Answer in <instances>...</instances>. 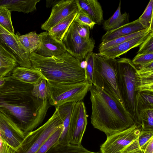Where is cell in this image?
I'll return each mask as SVG.
<instances>
[{
  "mask_svg": "<svg viewBox=\"0 0 153 153\" xmlns=\"http://www.w3.org/2000/svg\"><path fill=\"white\" fill-rule=\"evenodd\" d=\"M78 11L88 15L96 24L100 25L103 20V11L97 0H75Z\"/></svg>",
  "mask_w": 153,
  "mask_h": 153,
  "instance_id": "18",
  "label": "cell"
},
{
  "mask_svg": "<svg viewBox=\"0 0 153 153\" xmlns=\"http://www.w3.org/2000/svg\"><path fill=\"white\" fill-rule=\"evenodd\" d=\"M62 130L63 125L50 136L36 153H45L53 145L58 143Z\"/></svg>",
  "mask_w": 153,
  "mask_h": 153,
  "instance_id": "31",
  "label": "cell"
},
{
  "mask_svg": "<svg viewBox=\"0 0 153 153\" xmlns=\"http://www.w3.org/2000/svg\"><path fill=\"white\" fill-rule=\"evenodd\" d=\"M76 102L67 103L58 107V113L62 122L63 130L58 140V143L68 144V134L71 117L73 108Z\"/></svg>",
  "mask_w": 153,
  "mask_h": 153,
  "instance_id": "22",
  "label": "cell"
},
{
  "mask_svg": "<svg viewBox=\"0 0 153 153\" xmlns=\"http://www.w3.org/2000/svg\"><path fill=\"white\" fill-rule=\"evenodd\" d=\"M149 30H150L148 29H144L133 33L116 38L105 43L101 42L98 47V51L100 52L114 47L134 38L141 35Z\"/></svg>",
  "mask_w": 153,
  "mask_h": 153,
  "instance_id": "27",
  "label": "cell"
},
{
  "mask_svg": "<svg viewBox=\"0 0 153 153\" xmlns=\"http://www.w3.org/2000/svg\"><path fill=\"white\" fill-rule=\"evenodd\" d=\"M78 11L75 0H61L52 7L50 16L41 26L47 31L73 12Z\"/></svg>",
  "mask_w": 153,
  "mask_h": 153,
  "instance_id": "14",
  "label": "cell"
},
{
  "mask_svg": "<svg viewBox=\"0 0 153 153\" xmlns=\"http://www.w3.org/2000/svg\"><path fill=\"white\" fill-rule=\"evenodd\" d=\"M27 134L7 115L0 112V137L16 150Z\"/></svg>",
  "mask_w": 153,
  "mask_h": 153,
  "instance_id": "13",
  "label": "cell"
},
{
  "mask_svg": "<svg viewBox=\"0 0 153 153\" xmlns=\"http://www.w3.org/2000/svg\"><path fill=\"white\" fill-rule=\"evenodd\" d=\"M46 81L49 91V102L55 108L67 103L82 101L92 85L86 80L71 84Z\"/></svg>",
  "mask_w": 153,
  "mask_h": 153,
  "instance_id": "6",
  "label": "cell"
},
{
  "mask_svg": "<svg viewBox=\"0 0 153 153\" xmlns=\"http://www.w3.org/2000/svg\"><path fill=\"white\" fill-rule=\"evenodd\" d=\"M121 4L120 1L118 7L114 14L104 22L103 27L107 31L116 29L129 22V14L126 12L121 13Z\"/></svg>",
  "mask_w": 153,
  "mask_h": 153,
  "instance_id": "24",
  "label": "cell"
},
{
  "mask_svg": "<svg viewBox=\"0 0 153 153\" xmlns=\"http://www.w3.org/2000/svg\"><path fill=\"white\" fill-rule=\"evenodd\" d=\"M141 130L140 125L135 124L126 129L107 137L100 146L101 153H122L127 146L138 138Z\"/></svg>",
  "mask_w": 153,
  "mask_h": 153,
  "instance_id": "9",
  "label": "cell"
},
{
  "mask_svg": "<svg viewBox=\"0 0 153 153\" xmlns=\"http://www.w3.org/2000/svg\"><path fill=\"white\" fill-rule=\"evenodd\" d=\"M153 53V31L139 46L137 54Z\"/></svg>",
  "mask_w": 153,
  "mask_h": 153,
  "instance_id": "36",
  "label": "cell"
},
{
  "mask_svg": "<svg viewBox=\"0 0 153 153\" xmlns=\"http://www.w3.org/2000/svg\"><path fill=\"white\" fill-rule=\"evenodd\" d=\"M86 66L84 69L86 80L92 85L93 76L94 70V53L91 52L88 53L85 58Z\"/></svg>",
  "mask_w": 153,
  "mask_h": 153,
  "instance_id": "34",
  "label": "cell"
},
{
  "mask_svg": "<svg viewBox=\"0 0 153 153\" xmlns=\"http://www.w3.org/2000/svg\"><path fill=\"white\" fill-rule=\"evenodd\" d=\"M141 150L143 153H153V138L143 146Z\"/></svg>",
  "mask_w": 153,
  "mask_h": 153,
  "instance_id": "40",
  "label": "cell"
},
{
  "mask_svg": "<svg viewBox=\"0 0 153 153\" xmlns=\"http://www.w3.org/2000/svg\"><path fill=\"white\" fill-rule=\"evenodd\" d=\"M116 60L117 84L123 106L135 123L139 124L138 93L135 90L137 68L128 58Z\"/></svg>",
  "mask_w": 153,
  "mask_h": 153,
  "instance_id": "4",
  "label": "cell"
},
{
  "mask_svg": "<svg viewBox=\"0 0 153 153\" xmlns=\"http://www.w3.org/2000/svg\"><path fill=\"white\" fill-rule=\"evenodd\" d=\"M135 66L141 67L153 62V53L138 54L131 60Z\"/></svg>",
  "mask_w": 153,
  "mask_h": 153,
  "instance_id": "35",
  "label": "cell"
},
{
  "mask_svg": "<svg viewBox=\"0 0 153 153\" xmlns=\"http://www.w3.org/2000/svg\"><path fill=\"white\" fill-rule=\"evenodd\" d=\"M15 150L0 137V153H13Z\"/></svg>",
  "mask_w": 153,
  "mask_h": 153,
  "instance_id": "39",
  "label": "cell"
},
{
  "mask_svg": "<svg viewBox=\"0 0 153 153\" xmlns=\"http://www.w3.org/2000/svg\"><path fill=\"white\" fill-rule=\"evenodd\" d=\"M78 12V11H76L72 13L56 25L50 28L47 31L56 40L62 42Z\"/></svg>",
  "mask_w": 153,
  "mask_h": 153,
  "instance_id": "23",
  "label": "cell"
},
{
  "mask_svg": "<svg viewBox=\"0 0 153 153\" xmlns=\"http://www.w3.org/2000/svg\"><path fill=\"white\" fill-rule=\"evenodd\" d=\"M61 0H46V5L47 7L50 8L51 6L53 7L54 5L60 2Z\"/></svg>",
  "mask_w": 153,
  "mask_h": 153,
  "instance_id": "41",
  "label": "cell"
},
{
  "mask_svg": "<svg viewBox=\"0 0 153 153\" xmlns=\"http://www.w3.org/2000/svg\"><path fill=\"white\" fill-rule=\"evenodd\" d=\"M51 106L48 98L42 100L33 96L24 101L0 100V112L9 116L26 134L34 130L43 122Z\"/></svg>",
  "mask_w": 153,
  "mask_h": 153,
  "instance_id": "3",
  "label": "cell"
},
{
  "mask_svg": "<svg viewBox=\"0 0 153 153\" xmlns=\"http://www.w3.org/2000/svg\"><path fill=\"white\" fill-rule=\"evenodd\" d=\"M62 125V121L56 108L53 115L44 124L27 134L13 153H36L50 136Z\"/></svg>",
  "mask_w": 153,
  "mask_h": 153,
  "instance_id": "7",
  "label": "cell"
},
{
  "mask_svg": "<svg viewBox=\"0 0 153 153\" xmlns=\"http://www.w3.org/2000/svg\"><path fill=\"white\" fill-rule=\"evenodd\" d=\"M40 0H0V7L10 11L28 13L36 10V5Z\"/></svg>",
  "mask_w": 153,
  "mask_h": 153,
  "instance_id": "21",
  "label": "cell"
},
{
  "mask_svg": "<svg viewBox=\"0 0 153 153\" xmlns=\"http://www.w3.org/2000/svg\"><path fill=\"white\" fill-rule=\"evenodd\" d=\"M74 21L80 25L88 26L91 29H92L96 24L88 15L80 11H78Z\"/></svg>",
  "mask_w": 153,
  "mask_h": 153,
  "instance_id": "37",
  "label": "cell"
},
{
  "mask_svg": "<svg viewBox=\"0 0 153 153\" xmlns=\"http://www.w3.org/2000/svg\"><path fill=\"white\" fill-rule=\"evenodd\" d=\"M153 0H150L142 15L138 19L145 29L153 31Z\"/></svg>",
  "mask_w": 153,
  "mask_h": 153,
  "instance_id": "28",
  "label": "cell"
},
{
  "mask_svg": "<svg viewBox=\"0 0 153 153\" xmlns=\"http://www.w3.org/2000/svg\"><path fill=\"white\" fill-rule=\"evenodd\" d=\"M138 93L140 113L142 110L153 108V92L145 91Z\"/></svg>",
  "mask_w": 153,
  "mask_h": 153,
  "instance_id": "33",
  "label": "cell"
},
{
  "mask_svg": "<svg viewBox=\"0 0 153 153\" xmlns=\"http://www.w3.org/2000/svg\"><path fill=\"white\" fill-rule=\"evenodd\" d=\"M76 27L78 33L81 37L85 40L89 39L90 31L88 26L82 25L76 22Z\"/></svg>",
  "mask_w": 153,
  "mask_h": 153,
  "instance_id": "38",
  "label": "cell"
},
{
  "mask_svg": "<svg viewBox=\"0 0 153 153\" xmlns=\"http://www.w3.org/2000/svg\"><path fill=\"white\" fill-rule=\"evenodd\" d=\"M10 75L4 78V82L0 86V100L5 102L24 101L33 96L31 94L33 85L14 79Z\"/></svg>",
  "mask_w": 153,
  "mask_h": 153,
  "instance_id": "12",
  "label": "cell"
},
{
  "mask_svg": "<svg viewBox=\"0 0 153 153\" xmlns=\"http://www.w3.org/2000/svg\"><path fill=\"white\" fill-rule=\"evenodd\" d=\"M62 42L66 51L81 62L88 53L93 52L95 44L92 38L85 40L79 35L76 22L74 21L65 34Z\"/></svg>",
  "mask_w": 153,
  "mask_h": 153,
  "instance_id": "8",
  "label": "cell"
},
{
  "mask_svg": "<svg viewBox=\"0 0 153 153\" xmlns=\"http://www.w3.org/2000/svg\"><path fill=\"white\" fill-rule=\"evenodd\" d=\"M33 85L31 94L33 97L42 100L48 98L49 91L45 79H41Z\"/></svg>",
  "mask_w": 153,
  "mask_h": 153,
  "instance_id": "30",
  "label": "cell"
},
{
  "mask_svg": "<svg viewBox=\"0 0 153 153\" xmlns=\"http://www.w3.org/2000/svg\"><path fill=\"white\" fill-rule=\"evenodd\" d=\"M30 59L32 68L38 71L46 81L71 84L86 80L81 62L67 51L58 56L46 57L32 52Z\"/></svg>",
  "mask_w": 153,
  "mask_h": 153,
  "instance_id": "2",
  "label": "cell"
},
{
  "mask_svg": "<svg viewBox=\"0 0 153 153\" xmlns=\"http://www.w3.org/2000/svg\"><path fill=\"white\" fill-rule=\"evenodd\" d=\"M39 35L40 43L34 53L41 56L51 57L60 56L66 51L62 42L56 40L48 31L42 32Z\"/></svg>",
  "mask_w": 153,
  "mask_h": 153,
  "instance_id": "15",
  "label": "cell"
},
{
  "mask_svg": "<svg viewBox=\"0 0 153 153\" xmlns=\"http://www.w3.org/2000/svg\"><path fill=\"white\" fill-rule=\"evenodd\" d=\"M87 112L82 101L76 102L73 109L68 134V144H81L87 124Z\"/></svg>",
  "mask_w": 153,
  "mask_h": 153,
  "instance_id": "11",
  "label": "cell"
},
{
  "mask_svg": "<svg viewBox=\"0 0 153 153\" xmlns=\"http://www.w3.org/2000/svg\"><path fill=\"white\" fill-rule=\"evenodd\" d=\"M0 25L11 33L14 34L11 11L5 7H0Z\"/></svg>",
  "mask_w": 153,
  "mask_h": 153,
  "instance_id": "32",
  "label": "cell"
},
{
  "mask_svg": "<svg viewBox=\"0 0 153 153\" xmlns=\"http://www.w3.org/2000/svg\"><path fill=\"white\" fill-rule=\"evenodd\" d=\"M153 31L149 30L144 34L134 38L114 47L101 51L99 53L114 59L126 53L131 49L139 46Z\"/></svg>",
  "mask_w": 153,
  "mask_h": 153,
  "instance_id": "16",
  "label": "cell"
},
{
  "mask_svg": "<svg viewBox=\"0 0 153 153\" xmlns=\"http://www.w3.org/2000/svg\"><path fill=\"white\" fill-rule=\"evenodd\" d=\"M139 121L142 130H153V108L142 110L140 113Z\"/></svg>",
  "mask_w": 153,
  "mask_h": 153,
  "instance_id": "29",
  "label": "cell"
},
{
  "mask_svg": "<svg viewBox=\"0 0 153 153\" xmlns=\"http://www.w3.org/2000/svg\"><path fill=\"white\" fill-rule=\"evenodd\" d=\"M144 29H145V28L137 19L116 29L107 31L101 38V42L105 43Z\"/></svg>",
  "mask_w": 153,
  "mask_h": 153,
  "instance_id": "19",
  "label": "cell"
},
{
  "mask_svg": "<svg viewBox=\"0 0 153 153\" xmlns=\"http://www.w3.org/2000/svg\"><path fill=\"white\" fill-rule=\"evenodd\" d=\"M135 76L136 91L153 92V62L137 68Z\"/></svg>",
  "mask_w": 153,
  "mask_h": 153,
  "instance_id": "17",
  "label": "cell"
},
{
  "mask_svg": "<svg viewBox=\"0 0 153 153\" xmlns=\"http://www.w3.org/2000/svg\"><path fill=\"white\" fill-rule=\"evenodd\" d=\"M94 60L92 85L103 90L123 105L117 84L116 59L98 53H94Z\"/></svg>",
  "mask_w": 153,
  "mask_h": 153,
  "instance_id": "5",
  "label": "cell"
},
{
  "mask_svg": "<svg viewBox=\"0 0 153 153\" xmlns=\"http://www.w3.org/2000/svg\"><path fill=\"white\" fill-rule=\"evenodd\" d=\"M10 76L14 79L32 85L45 79L40 72L36 70L19 66L13 70Z\"/></svg>",
  "mask_w": 153,
  "mask_h": 153,
  "instance_id": "20",
  "label": "cell"
},
{
  "mask_svg": "<svg viewBox=\"0 0 153 153\" xmlns=\"http://www.w3.org/2000/svg\"><path fill=\"white\" fill-rule=\"evenodd\" d=\"M19 35L11 33L0 25V45L13 55L19 66L32 68L30 53L21 44Z\"/></svg>",
  "mask_w": 153,
  "mask_h": 153,
  "instance_id": "10",
  "label": "cell"
},
{
  "mask_svg": "<svg viewBox=\"0 0 153 153\" xmlns=\"http://www.w3.org/2000/svg\"><path fill=\"white\" fill-rule=\"evenodd\" d=\"M45 153H101L88 151L82 145L62 144L57 143L53 145Z\"/></svg>",
  "mask_w": 153,
  "mask_h": 153,
  "instance_id": "25",
  "label": "cell"
},
{
  "mask_svg": "<svg viewBox=\"0 0 153 153\" xmlns=\"http://www.w3.org/2000/svg\"><path fill=\"white\" fill-rule=\"evenodd\" d=\"M91 103V123L108 137L135 124L133 118L119 101L92 85L90 91Z\"/></svg>",
  "mask_w": 153,
  "mask_h": 153,
  "instance_id": "1",
  "label": "cell"
},
{
  "mask_svg": "<svg viewBox=\"0 0 153 153\" xmlns=\"http://www.w3.org/2000/svg\"><path fill=\"white\" fill-rule=\"evenodd\" d=\"M19 39L22 46L30 54L37 49L40 43L39 36L35 31L20 35Z\"/></svg>",
  "mask_w": 153,
  "mask_h": 153,
  "instance_id": "26",
  "label": "cell"
}]
</instances>
